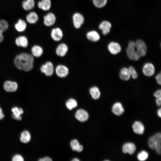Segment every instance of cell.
I'll list each match as a JSON object with an SVG mask.
<instances>
[{
	"label": "cell",
	"instance_id": "cell-1",
	"mask_svg": "<svg viewBox=\"0 0 161 161\" xmlns=\"http://www.w3.org/2000/svg\"><path fill=\"white\" fill-rule=\"evenodd\" d=\"M34 62V58L31 54L22 52L16 56L14 62L18 69L28 72L33 69Z\"/></svg>",
	"mask_w": 161,
	"mask_h": 161
},
{
	"label": "cell",
	"instance_id": "cell-2",
	"mask_svg": "<svg viewBox=\"0 0 161 161\" xmlns=\"http://www.w3.org/2000/svg\"><path fill=\"white\" fill-rule=\"evenodd\" d=\"M161 134L158 133L149 138L148 144L149 148L153 150H155L157 153L160 155L161 153Z\"/></svg>",
	"mask_w": 161,
	"mask_h": 161
},
{
	"label": "cell",
	"instance_id": "cell-3",
	"mask_svg": "<svg viewBox=\"0 0 161 161\" xmlns=\"http://www.w3.org/2000/svg\"><path fill=\"white\" fill-rule=\"evenodd\" d=\"M135 42L131 41L129 42L126 52L128 58L131 60L137 61L141 58L135 49Z\"/></svg>",
	"mask_w": 161,
	"mask_h": 161
},
{
	"label": "cell",
	"instance_id": "cell-4",
	"mask_svg": "<svg viewBox=\"0 0 161 161\" xmlns=\"http://www.w3.org/2000/svg\"><path fill=\"white\" fill-rule=\"evenodd\" d=\"M135 49L140 57L145 56L147 53V47L145 42L142 39H138L135 41Z\"/></svg>",
	"mask_w": 161,
	"mask_h": 161
},
{
	"label": "cell",
	"instance_id": "cell-5",
	"mask_svg": "<svg viewBox=\"0 0 161 161\" xmlns=\"http://www.w3.org/2000/svg\"><path fill=\"white\" fill-rule=\"evenodd\" d=\"M40 70L42 73L48 77L52 76L55 70L53 64L50 61H47L42 64L40 68Z\"/></svg>",
	"mask_w": 161,
	"mask_h": 161
},
{
	"label": "cell",
	"instance_id": "cell-6",
	"mask_svg": "<svg viewBox=\"0 0 161 161\" xmlns=\"http://www.w3.org/2000/svg\"><path fill=\"white\" fill-rule=\"evenodd\" d=\"M155 68L154 64L151 62H147L143 65L142 72L144 75L147 77L152 76L155 72Z\"/></svg>",
	"mask_w": 161,
	"mask_h": 161
},
{
	"label": "cell",
	"instance_id": "cell-7",
	"mask_svg": "<svg viewBox=\"0 0 161 161\" xmlns=\"http://www.w3.org/2000/svg\"><path fill=\"white\" fill-rule=\"evenodd\" d=\"M72 19L74 26L77 29L80 28L84 21V18L83 15L78 12L73 14Z\"/></svg>",
	"mask_w": 161,
	"mask_h": 161
},
{
	"label": "cell",
	"instance_id": "cell-8",
	"mask_svg": "<svg viewBox=\"0 0 161 161\" xmlns=\"http://www.w3.org/2000/svg\"><path fill=\"white\" fill-rule=\"evenodd\" d=\"M57 75L60 78L66 77L69 73L68 68L66 66L62 64L58 65L55 69Z\"/></svg>",
	"mask_w": 161,
	"mask_h": 161
},
{
	"label": "cell",
	"instance_id": "cell-9",
	"mask_svg": "<svg viewBox=\"0 0 161 161\" xmlns=\"http://www.w3.org/2000/svg\"><path fill=\"white\" fill-rule=\"evenodd\" d=\"M107 48L109 52L113 55H116L120 52L122 48L118 42L111 41L108 45Z\"/></svg>",
	"mask_w": 161,
	"mask_h": 161
},
{
	"label": "cell",
	"instance_id": "cell-10",
	"mask_svg": "<svg viewBox=\"0 0 161 161\" xmlns=\"http://www.w3.org/2000/svg\"><path fill=\"white\" fill-rule=\"evenodd\" d=\"M112 27V24L110 22L107 20H103L99 24L98 28L102 31L103 35H106L110 32Z\"/></svg>",
	"mask_w": 161,
	"mask_h": 161
},
{
	"label": "cell",
	"instance_id": "cell-11",
	"mask_svg": "<svg viewBox=\"0 0 161 161\" xmlns=\"http://www.w3.org/2000/svg\"><path fill=\"white\" fill-rule=\"evenodd\" d=\"M3 87L6 92H14L17 90L18 86L15 81L7 80L4 83Z\"/></svg>",
	"mask_w": 161,
	"mask_h": 161
},
{
	"label": "cell",
	"instance_id": "cell-12",
	"mask_svg": "<svg viewBox=\"0 0 161 161\" xmlns=\"http://www.w3.org/2000/svg\"><path fill=\"white\" fill-rule=\"evenodd\" d=\"M56 21V17L53 13L49 12L44 16V23L47 27L53 25Z\"/></svg>",
	"mask_w": 161,
	"mask_h": 161
},
{
	"label": "cell",
	"instance_id": "cell-13",
	"mask_svg": "<svg viewBox=\"0 0 161 161\" xmlns=\"http://www.w3.org/2000/svg\"><path fill=\"white\" fill-rule=\"evenodd\" d=\"M52 38L55 41H59L62 39L63 34L61 30L59 27L53 28L51 32Z\"/></svg>",
	"mask_w": 161,
	"mask_h": 161
},
{
	"label": "cell",
	"instance_id": "cell-14",
	"mask_svg": "<svg viewBox=\"0 0 161 161\" xmlns=\"http://www.w3.org/2000/svg\"><path fill=\"white\" fill-rule=\"evenodd\" d=\"M68 51V47L65 43L60 44L55 50L56 55L58 56L63 57L65 56Z\"/></svg>",
	"mask_w": 161,
	"mask_h": 161
},
{
	"label": "cell",
	"instance_id": "cell-15",
	"mask_svg": "<svg viewBox=\"0 0 161 161\" xmlns=\"http://www.w3.org/2000/svg\"><path fill=\"white\" fill-rule=\"evenodd\" d=\"M12 117L16 120H21L22 119L21 115L24 113V110L22 108L15 106L11 109Z\"/></svg>",
	"mask_w": 161,
	"mask_h": 161
},
{
	"label": "cell",
	"instance_id": "cell-16",
	"mask_svg": "<svg viewBox=\"0 0 161 161\" xmlns=\"http://www.w3.org/2000/svg\"><path fill=\"white\" fill-rule=\"evenodd\" d=\"M75 117L79 121L84 122L86 121L89 117L87 112L82 109H79L76 112Z\"/></svg>",
	"mask_w": 161,
	"mask_h": 161
},
{
	"label": "cell",
	"instance_id": "cell-17",
	"mask_svg": "<svg viewBox=\"0 0 161 161\" xmlns=\"http://www.w3.org/2000/svg\"><path fill=\"white\" fill-rule=\"evenodd\" d=\"M136 147L135 145L132 143L128 142L124 144L122 150L124 153H129L130 155L133 154L135 152Z\"/></svg>",
	"mask_w": 161,
	"mask_h": 161
},
{
	"label": "cell",
	"instance_id": "cell-18",
	"mask_svg": "<svg viewBox=\"0 0 161 161\" xmlns=\"http://www.w3.org/2000/svg\"><path fill=\"white\" fill-rule=\"evenodd\" d=\"M86 37L88 40L92 42H97L100 39V36L99 33L94 30L88 32L86 34Z\"/></svg>",
	"mask_w": 161,
	"mask_h": 161
},
{
	"label": "cell",
	"instance_id": "cell-19",
	"mask_svg": "<svg viewBox=\"0 0 161 161\" xmlns=\"http://www.w3.org/2000/svg\"><path fill=\"white\" fill-rule=\"evenodd\" d=\"M119 76L120 78L124 81H127L130 80L131 77L128 68L123 67L119 72Z\"/></svg>",
	"mask_w": 161,
	"mask_h": 161
},
{
	"label": "cell",
	"instance_id": "cell-20",
	"mask_svg": "<svg viewBox=\"0 0 161 161\" xmlns=\"http://www.w3.org/2000/svg\"><path fill=\"white\" fill-rule=\"evenodd\" d=\"M38 6L39 8L44 11L50 10L51 6L50 0H41L38 3Z\"/></svg>",
	"mask_w": 161,
	"mask_h": 161
},
{
	"label": "cell",
	"instance_id": "cell-21",
	"mask_svg": "<svg viewBox=\"0 0 161 161\" xmlns=\"http://www.w3.org/2000/svg\"><path fill=\"white\" fill-rule=\"evenodd\" d=\"M16 44L18 47L23 48L27 47L28 44V42L27 38L24 35L20 36L15 40Z\"/></svg>",
	"mask_w": 161,
	"mask_h": 161
},
{
	"label": "cell",
	"instance_id": "cell-22",
	"mask_svg": "<svg viewBox=\"0 0 161 161\" xmlns=\"http://www.w3.org/2000/svg\"><path fill=\"white\" fill-rule=\"evenodd\" d=\"M134 131L139 134H143L144 131V127L142 123L139 121H135L132 126Z\"/></svg>",
	"mask_w": 161,
	"mask_h": 161
},
{
	"label": "cell",
	"instance_id": "cell-23",
	"mask_svg": "<svg viewBox=\"0 0 161 161\" xmlns=\"http://www.w3.org/2000/svg\"><path fill=\"white\" fill-rule=\"evenodd\" d=\"M112 111L115 115L119 116L123 114L124 112V109L120 103L117 102L113 106Z\"/></svg>",
	"mask_w": 161,
	"mask_h": 161
},
{
	"label": "cell",
	"instance_id": "cell-24",
	"mask_svg": "<svg viewBox=\"0 0 161 161\" xmlns=\"http://www.w3.org/2000/svg\"><path fill=\"white\" fill-rule=\"evenodd\" d=\"M31 54L35 57L38 58L42 56L43 53V48L38 45H35L31 49Z\"/></svg>",
	"mask_w": 161,
	"mask_h": 161
},
{
	"label": "cell",
	"instance_id": "cell-25",
	"mask_svg": "<svg viewBox=\"0 0 161 161\" xmlns=\"http://www.w3.org/2000/svg\"><path fill=\"white\" fill-rule=\"evenodd\" d=\"M38 16L37 14L34 11L29 13L26 17V19L27 22L30 24H32L36 23L38 21Z\"/></svg>",
	"mask_w": 161,
	"mask_h": 161
},
{
	"label": "cell",
	"instance_id": "cell-26",
	"mask_svg": "<svg viewBox=\"0 0 161 161\" xmlns=\"http://www.w3.org/2000/svg\"><path fill=\"white\" fill-rule=\"evenodd\" d=\"M8 24L7 21L4 20H0V43L4 39L3 32L8 29Z\"/></svg>",
	"mask_w": 161,
	"mask_h": 161
},
{
	"label": "cell",
	"instance_id": "cell-27",
	"mask_svg": "<svg viewBox=\"0 0 161 161\" xmlns=\"http://www.w3.org/2000/svg\"><path fill=\"white\" fill-rule=\"evenodd\" d=\"M15 27L17 31L23 32L25 31L27 28V24L24 20L20 19L15 24Z\"/></svg>",
	"mask_w": 161,
	"mask_h": 161
},
{
	"label": "cell",
	"instance_id": "cell-28",
	"mask_svg": "<svg viewBox=\"0 0 161 161\" xmlns=\"http://www.w3.org/2000/svg\"><path fill=\"white\" fill-rule=\"evenodd\" d=\"M22 6L24 9L26 11L31 10L35 7V1L34 0H24L22 2Z\"/></svg>",
	"mask_w": 161,
	"mask_h": 161
},
{
	"label": "cell",
	"instance_id": "cell-29",
	"mask_svg": "<svg viewBox=\"0 0 161 161\" xmlns=\"http://www.w3.org/2000/svg\"><path fill=\"white\" fill-rule=\"evenodd\" d=\"M31 136L29 132L25 130L21 132L20 137L21 141L24 143H29L31 140Z\"/></svg>",
	"mask_w": 161,
	"mask_h": 161
},
{
	"label": "cell",
	"instance_id": "cell-30",
	"mask_svg": "<svg viewBox=\"0 0 161 161\" xmlns=\"http://www.w3.org/2000/svg\"><path fill=\"white\" fill-rule=\"evenodd\" d=\"M89 93L92 98L95 100L98 99L100 96V92L99 88L94 86L89 89Z\"/></svg>",
	"mask_w": 161,
	"mask_h": 161
},
{
	"label": "cell",
	"instance_id": "cell-31",
	"mask_svg": "<svg viewBox=\"0 0 161 161\" xmlns=\"http://www.w3.org/2000/svg\"><path fill=\"white\" fill-rule=\"evenodd\" d=\"M94 6L97 8H101L107 4L108 0H92Z\"/></svg>",
	"mask_w": 161,
	"mask_h": 161
},
{
	"label": "cell",
	"instance_id": "cell-32",
	"mask_svg": "<svg viewBox=\"0 0 161 161\" xmlns=\"http://www.w3.org/2000/svg\"><path fill=\"white\" fill-rule=\"evenodd\" d=\"M66 105L69 109L71 110L77 106V103L76 100L73 98H70L66 102Z\"/></svg>",
	"mask_w": 161,
	"mask_h": 161
},
{
	"label": "cell",
	"instance_id": "cell-33",
	"mask_svg": "<svg viewBox=\"0 0 161 161\" xmlns=\"http://www.w3.org/2000/svg\"><path fill=\"white\" fill-rule=\"evenodd\" d=\"M131 78L136 79L138 78V74L135 68L132 66H129L128 68Z\"/></svg>",
	"mask_w": 161,
	"mask_h": 161
},
{
	"label": "cell",
	"instance_id": "cell-34",
	"mask_svg": "<svg viewBox=\"0 0 161 161\" xmlns=\"http://www.w3.org/2000/svg\"><path fill=\"white\" fill-rule=\"evenodd\" d=\"M148 155V154L147 152L145 151H143L138 154L137 157L139 160L143 161L147 159Z\"/></svg>",
	"mask_w": 161,
	"mask_h": 161
},
{
	"label": "cell",
	"instance_id": "cell-35",
	"mask_svg": "<svg viewBox=\"0 0 161 161\" xmlns=\"http://www.w3.org/2000/svg\"><path fill=\"white\" fill-rule=\"evenodd\" d=\"M79 145V143L78 141L75 139L72 140L70 143L71 146L73 151H76Z\"/></svg>",
	"mask_w": 161,
	"mask_h": 161
},
{
	"label": "cell",
	"instance_id": "cell-36",
	"mask_svg": "<svg viewBox=\"0 0 161 161\" xmlns=\"http://www.w3.org/2000/svg\"><path fill=\"white\" fill-rule=\"evenodd\" d=\"M12 160L13 161H23L24 160L21 155L16 154L13 157Z\"/></svg>",
	"mask_w": 161,
	"mask_h": 161
},
{
	"label": "cell",
	"instance_id": "cell-37",
	"mask_svg": "<svg viewBox=\"0 0 161 161\" xmlns=\"http://www.w3.org/2000/svg\"><path fill=\"white\" fill-rule=\"evenodd\" d=\"M155 79L157 83L161 85V73H160L157 74L155 76Z\"/></svg>",
	"mask_w": 161,
	"mask_h": 161
},
{
	"label": "cell",
	"instance_id": "cell-38",
	"mask_svg": "<svg viewBox=\"0 0 161 161\" xmlns=\"http://www.w3.org/2000/svg\"><path fill=\"white\" fill-rule=\"evenodd\" d=\"M154 96L157 98L161 97V90L159 89L156 91L154 94Z\"/></svg>",
	"mask_w": 161,
	"mask_h": 161
},
{
	"label": "cell",
	"instance_id": "cell-39",
	"mask_svg": "<svg viewBox=\"0 0 161 161\" xmlns=\"http://www.w3.org/2000/svg\"><path fill=\"white\" fill-rule=\"evenodd\" d=\"M156 102L158 106H160L161 104V97L157 98L156 100Z\"/></svg>",
	"mask_w": 161,
	"mask_h": 161
},
{
	"label": "cell",
	"instance_id": "cell-40",
	"mask_svg": "<svg viewBox=\"0 0 161 161\" xmlns=\"http://www.w3.org/2000/svg\"><path fill=\"white\" fill-rule=\"evenodd\" d=\"M38 160L40 161H52V160L49 157H46L43 158H40Z\"/></svg>",
	"mask_w": 161,
	"mask_h": 161
},
{
	"label": "cell",
	"instance_id": "cell-41",
	"mask_svg": "<svg viewBox=\"0 0 161 161\" xmlns=\"http://www.w3.org/2000/svg\"><path fill=\"white\" fill-rule=\"evenodd\" d=\"M4 117V115L3 112V110L0 107V120L3 119Z\"/></svg>",
	"mask_w": 161,
	"mask_h": 161
},
{
	"label": "cell",
	"instance_id": "cell-42",
	"mask_svg": "<svg viewBox=\"0 0 161 161\" xmlns=\"http://www.w3.org/2000/svg\"><path fill=\"white\" fill-rule=\"evenodd\" d=\"M83 146L80 145L76 149V151L78 152H80L83 150Z\"/></svg>",
	"mask_w": 161,
	"mask_h": 161
},
{
	"label": "cell",
	"instance_id": "cell-43",
	"mask_svg": "<svg viewBox=\"0 0 161 161\" xmlns=\"http://www.w3.org/2000/svg\"><path fill=\"white\" fill-rule=\"evenodd\" d=\"M157 114L158 116L160 117H161V109L160 108L157 111Z\"/></svg>",
	"mask_w": 161,
	"mask_h": 161
},
{
	"label": "cell",
	"instance_id": "cell-44",
	"mask_svg": "<svg viewBox=\"0 0 161 161\" xmlns=\"http://www.w3.org/2000/svg\"><path fill=\"white\" fill-rule=\"evenodd\" d=\"M72 160L73 161H79V160L78 159H77V158H73V159H72Z\"/></svg>",
	"mask_w": 161,
	"mask_h": 161
}]
</instances>
